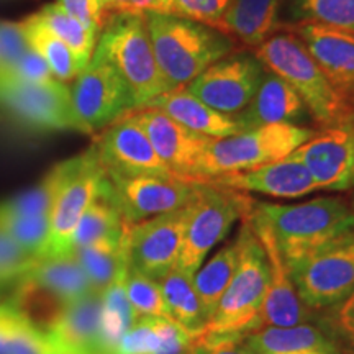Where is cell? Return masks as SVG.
<instances>
[{"label":"cell","mask_w":354,"mask_h":354,"mask_svg":"<svg viewBox=\"0 0 354 354\" xmlns=\"http://www.w3.org/2000/svg\"><path fill=\"white\" fill-rule=\"evenodd\" d=\"M251 215L271 232L286 264L354 230L351 205L339 197H318L299 205L254 201Z\"/></svg>","instance_id":"6da1fadb"},{"label":"cell","mask_w":354,"mask_h":354,"mask_svg":"<svg viewBox=\"0 0 354 354\" xmlns=\"http://www.w3.org/2000/svg\"><path fill=\"white\" fill-rule=\"evenodd\" d=\"M154 57L171 88L187 86L234 50L220 30L169 13H145Z\"/></svg>","instance_id":"7a4b0ae2"},{"label":"cell","mask_w":354,"mask_h":354,"mask_svg":"<svg viewBox=\"0 0 354 354\" xmlns=\"http://www.w3.org/2000/svg\"><path fill=\"white\" fill-rule=\"evenodd\" d=\"M254 56L297 92L320 130L354 120V105L331 86L297 37L272 35L256 48Z\"/></svg>","instance_id":"3957f363"},{"label":"cell","mask_w":354,"mask_h":354,"mask_svg":"<svg viewBox=\"0 0 354 354\" xmlns=\"http://www.w3.org/2000/svg\"><path fill=\"white\" fill-rule=\"evenodd\" d=\"M94 55L107 59L118 71L130 91L133 109L172 91L154 57L145 15H110L97 39Z\"/></svg>","instance_id":"277c9868"},{"label":"cell","mask_w":354,"mask_h":354,"mask_svg":"<svg viewBox=\"0 0 354 354\" xmlns=\"http://www.w3.org/2000/svg\"><path fill=\"white\" fill-rule=\"evenodd\" d=\"M238 245V268L216 305L214 315L203 328L215 333L246 336L261 328L259 312L271 282V268L259 238L250 220L243 216Z\"/></svg>","instance_id":"5b68a950"},{"label":"cell","mask_w":354,"mask_h":354,"mask_svg":"<svg viewBox=\"0 0 354 354\" xmlns=\"http://www.w3.org/2000/svg\"><path fill=\"white\" fill-rule=\"evenodd\" d=\"M313 133L294 123H272L228 138H214L202 158L201 183L279 161L312 138Z\"/></svg>","instance_id":"8992f818"},{"label":"cell","mask_w":354,"mask_h":354,"mask_svg":"<svg viewBox=\"0 0 354 354\" xmlns=\"http://www.w3.org/2000/svg\"><path fill=\"white\" fill-rule=\"evenodd\" d=\"M253 202L240 190L201 183L196 198L189 203L183 246L174 269L194 276L207 253L227 236L234 221L251 210Z\"/></svg>","instance_id":"52a82bcc"},{"label":"cell","mask_w":354,"mask_h":354,"mask_svg":"<svg viewBox=\"0 0 354 354\" xmlns=\"http://www.w3.org/2000/svg\"><path fill=\"white\" fill-rule=\"evenodd\" d=\"M286 266L308 308L323 312L342 304L354 292V230Z\"/></svg>","instance_id":"ba28073f"},{"label":"cell","mask_w":354,"mask_h":354,"mask_svg":"<svg viewBox=\"0 0 354 354\" xmlns=\"http://www.w3.org/2000/svg\"><path fill=\"white\" fill-rule=\"evenodd\" d=\"M105 176L94 148L59 162V184L50 214V241L43 256L71 253L74 230L99 194Z\"/></svg>","instance_id":"9c48e42d"},{"label":"cell","mask_w":354,"mask_h":354,"mask_svg":"<svg viewBox=\"0 0 354 354\" xmlns=\"http://www.w3.org/2000/svg\"><path fill=\"white\" fill-rule=\"evenodd\" d=\"M0 107L13 118L35 130L81 131L73 109L71 87L50 79L26 82L2 74L0 76Z\"/></svg>","instance_id":"30bf717a"},{"label":"cell","mask_w":354,"mask_h":354,"mask_svg":"<svg viewBox=\"0 0 354 354\" xmlns=\"http://www.w3.org/2000/svg\"><path fill=\"white\" fill-rule=\"evenodd\" d=\"M71 97L82 133L104 130L133 109L127 84L118 71L99 55H92L74 79Z\"/></svg>","instance_id":"8fae6325"},{"label":"cell","mask_w":354,"mask_h":354,"mask_svg":"<svg viewBox=\"0 0 354 354\" xmlns=\"http://www.w3.org/2000/svg\"><path fill=\"white\" fill-rule=\"evenodd\" d=\"M266 68L250 53L225 56L184 86L216 112L236 115L250 105L263 82Z\"/></svg>","instance_id":"7c38bea8"},{"label":"cell","mask_w":354,"mask_h":354,"mask_svg":"<svg viewBox=\"0 0 354 354\" xmlns=\"http://www.w3.org/2000/svg\"><path fill=\"white\" fill-rule=\"evenodd\" d=\"M125 115L146 133L172 176L189 183H201L202 158L214 138L189 130L158 109L136 107Z\"/></svg>","instance_id":"4fadbf2b"},{"label":"cell","mask_w":354,"mask_h":354,"mask_svg":"<svg viewBox=\"0 0 354 354\" xmlns=\"http://www.w3.org/2000/svg\"><path fill=\"white\" fill-rule=\"evenodd\" d=\"M189 205L130 225L128 264L143 276L159 281L176 268L183 246Z\"/></svg>","instance_id":"5bb4252c"},{"label":"cell","mask_w":354,"mask_h":354,"mask_svg":"<svg viewBox=\"0 0 354 354\" xmlns=\"http://www.w3.org/2000/svg\"><path fill=\"white\" fill-rule=\"evenodd\" d=\"M113 189V197L128 223L153 218L187 207L198 192L201 183L177 177L107 176Z\"/></svg>","instance_id":"9a60e30c"},{"label":"cell","mask_w":354,"mask_h":354,"mask_svg":"<svg viewBox=\"0 0 354 354\" xmlns=\"http://www.w3.org/2000/svg\"><path fill=\"white\" fill-rule=\"evenodd\" d=\"M92 148L107 176L174 177L146 133L127 115L104 128Z\"/></svg>","instance_id":"2e32d148"},{"label":"cell","mask_w":354,"mask_h":354,"mask_svg":"<svg viewBox=\"0 0 354 354\" xmlns=\"http://www.w3.org/2000/svg\"><path fill=\"white\" fill-rule=\"evenodd\" d=\"M292 154L310 171L318 190L354 189V120L322 128Z\"/></svg>","instance_id":"e0dca14e"},{"label":"cell","mask_w":354,"mask_h":354,"mask_svg":"<svg viewBox=\"0 0 354 354\" xmlns=\"http://www.w3.org/2000/svg\"><path fill=\"white\" fill-rule=\"evenodd\" d=\"M245 216L250 220L256 236L259 238L266 256H268L269 268H271V282H269L259 312L261 328L263 326H282L284 328V326H295L302 325V323H317L318 312L308 308L299 297V292L292 282L289 269H287L286 261L282 258L271 232L266 228L264 223H261L251 215V210Z\"/></svg>","instance_id":"ac0fdd59"},{"label":"cell","mask_w":354,"mask_h":354,"mask_svg":"<svg viewBox=\"0 0 354 354\" xmlns=\"http://www.w3.org/2000/svg\"><path fill=\"white\" fill-rule=\"evenodd\" d=\"M336 91L354 105V35L310 21L287 25Z\"/></svg>","instance_id":"d6986e66"},{"label":"cell","mask_w":354,"mask_h":354,"mask_svg":"<svg viewBox=\"0 0 354 354\" xmlns=\"http://www.w3.org/2000/svg\"><path fill=\"white\" fill-rule=\"evenodd\" d=\"M202 184H214L240 192H258L279 198H299L318 190L310 171L294 154L254 167V169L216 176Z\"/></svg>","instance_id":"ffe728a7"},{"label":"cell","mask_w":354,"mask_h":354,"mask_svg":"<svg viewBox=\"0 0 354 354\" xmlns=\"http://www.w3.org/2000/svg\"><path fill=\"white\" fill-rule=\"evenodd\" d=\"M100 322L102 294L91 292L66 305L48 335L59 354H102Z\"/></svg>","instance_id":"44dd1931"},{"label":"cell","mask_w":354,"mask_h":354,"mask_svg":"<svg viewBox=\"0 0 354 354\" xmlns=\"http://www.w3.org/2000/svg\"><path fill=\"white\" fill-rule=\"evenodd\" d=\"M141 107L161 110L183 127L209 138H228V136L245 131L234 115L216 112L197 97H194L185 87L172 88Z\"/></svg>","instance_id":"7402d4cb"},{"label":"cell","mask_w":354,"mask_h":354,"mask_svg":"<svg viewBox=\"0 0 354 354\" xmlns=\"http://www.w3.org/2000/svg\"><path fill=\"white\" fill-rule=\"evenodd\" d=\"M307 109L297 92L284 79L266 69L264 79L253 100L234 117L238 118L245 131H248L272 123L297 125L299 122L307 118Z\"/></svg>","instance_id":"603a6c76"},{"label":"cell","mask_w":354,"mask_h":354,"mask_svg":"<svg viewBox=\"0 0 354 354\" xmlns=\"http://www.w3.org/2000/svg\"><path fill=\"white\" fill-rule=\"evenodd\" d=\"M253 354H297L305 351L339 353L338 343L320 323L295 326H263L243 339Z\"/></svg>","instance_id":"cb8c5ba5"},{"label":"cell","mask_w":354,"mask_h":354,"mask_svg":"<svg viewBox=\"0 0 354 354\" xmlns=\"http://www.w3.org/2000/svg\"><path fill=\"white\" fill-rule=\"evenodd\" d=\"M24 277L63 305L95 292L73 253L39 256Z\"/></svg>","instance_id":"d4e9b609"},{"label":"cell","mask_w":354,"mask_h":354,"mask_svg":"<svg viewBox=\"0 0 354 354\" xmlns=\"http://www.w3.org/2000/svg\"><path fill=\"white\" fill-rule=\"evenodd\" d=\"M282 0H232L216 30L248 48H258L279 28Z\"/></svg>","instance_id":"484cf974"},{"label":"cell","mask_w":354,"mask_h":354,"mask_svg":"<svg viewBox=\"0 0 354 354\" xmlns=\"http://www.w3.org/2000/svg\"><path fill=\"white\" fill-rule=\"evenodd\" d=\"M130 230V223L122 215L113 197V189L110 179L105 176L102 180L99 194H97L87 210L79 220L71 243V253L79 248L94 245L97 241L110 240V238L125 236Z\"/></svg>","instance_id":"4316f807"},{"label":"cell","mask_w":354,"mask_h":354,"mask_svg":"<svg viewBox=\"0 0 354 354\" xmlns=\"http://www.w3.org/2000/svg\"><path fill=\"white\" fill-rule=\"evenodd\" d=\"M91 282L92 289L102 294L115 282L123 281L128 268V233L120 238L97 241L73 251Z\"/></svg>","instance_id":"83f0119b"},{"label":"cell","mask_w":354,"mask_h":354,"mask_svg":"<svg viewBox=\"0 0 354 354\" xmlns=\"http://www.w3.org/2000/svg\"><path fill=\"white\" fill-rule=\"evenodd\" d=\"M0 354H59L50 335L12 304H0Z\"/></svg>","instance_id":"f1b7e54d"},{"label":"cell","mask_w":354,"mask_h":354,"mask_svg":"<svg viewBox=\"0 0 354 354\" xmlns=\"http://www.w3.org/2000/svg\"><path fill=\"white\" fill-rule=\"evenodd\" d=\"M20 24L28 46L44 57V61L50 66L53 77L61 82H69L79 76L82 68L77 63L76 56L63 39L57 38L48 28L38 13L30 15Z\"/></svg>","instance_id":"f546056e"},{"label":"cell","mask_w":354,"mask_h":354,"mask_svg":"<svg viewBox=\"0 0 354 354\" xmlns=\"http://www.w3.org/2000/svg\"><path fill=\"white\" fill-rule=\"evenodd\" d=\"M238 256H240V253H238L236 241L230 243L228 246L221 248L201 271H197L192 276L194 289H196L198 299H201L207 323L214 315L216 305L223 297L225 290L228 289L230 282H232L234 272H236Z\"/></svg>","instance_id":"4dcf8cb0"},{"label":"cell","mask_w":354,"mask_h":354,"mask_svg":"<svg viewBox=\"0 0 354 354\" xmlns=\"http://www.w3.org/2000/svg\"><path fill=\"white\" fill-rule=\"evenodd\" d=\"M158 282L172 320L190 333H198L207 325V317L194 289L192 276L172 269Z\"/></svg>","instance_id":"1f68e13d"},{"label":"cell","mask_w":354,"mask_h":354,"mask_svg":"<svg viewBox=\"0 0 354 354\" xmlns=\"http://www.w3.org/2000/svg\"><path fill=\"white\" fill-rule=\"evenodd\" d=\"M138 317L128 302L123 281L115 282L102 292L100 353L115 354L122 338L135 325Z\"/></svg>","instance_id":"d6a6232c"},{"label":"cell","mask_w":354,"mask_h":354,"mask_svg":"<svg viewBox=\"0 0 354 354\" xmlns=\"http://www.w3.org/2000/svg\"><path fill=\"white\" fill-rule=\"evenodd\" d=\"M38 15L57 38L63 39L68 44L69 50L76 56L77 63L81 64V68H86L92 55H94L99 33L95 30L88 28L82 21L74 19L73 15H69L57 3H50V6L43 7L38 12Z\"/></svg>","instance_id":"836d02e7"},{"label":"cell","mask_w":354,"mask_h":354,"mask_svg":"<svg viewBox=\"0 0 354 354\" xmlns=\"http://www.w3.org/2000/svg\"><path fill=\"white\" fill-rule=\"evenodd\" d=\"M297 21H310L354 35V0H289Z\"/></svg>","instance_id":"e575fe53"},{"label":"cell","mask_w":354,"mask_h":354,"mask_svg":"<svg viewBox=\"0 0 354 354\" xmlns=\"http://www.w3.org/2000/svg\"><path fill=\"white\" fill-rule=\"evenodd\" d=\"M59 184V165L48 172L46 177L33 189L0 203V215L7 216H41L50 215L55 194Z\"/></svg>","instance_id":"d590c367"},{"label":"cell","mask_w":354,"mask_h":354,"mask_svg":"<svg viewBox=\"0 0 354 354\" xmlns=\"http://www.w3.org/2000/svg\"><path fill=\"white\" fill-rule=\"evenodd\" d=\"M128 302L135 310L136 317H165L171 318L167 310L165 295H162L159 282L149 279L143 274L128 268L127 276L123 279ZM172 320V318H171Z\"/></svg>","instance_id":"8d00e7d4"},{"label":"cell","mask_w":354,"mask_h":354,"mask_svg":"<svg viewBox=\"0 0 354 354\" xmlns=\"http://www.w3.org/2000/svg\"><path fill=\"white\" fill-rule=\"evenodd\" d=\"M0 230L35 258L44 254L50 241V215L7 216L0 215Z\"/></svg>","instance_id":"74e56055"},{"label":"cell","mask_w":354,"mask_h":354,"mask_svg":"<svg viewBox=\"0 0 354 354\" xmlns=\"http://www.w3.org/2000/svg\"><path fill=\"white\" fill-rule=\"evenodd\" d=\"M35 261V256L26 253L3 230H0V287L19 282L30 271Z\"/></svg>","instance_id":"f35d334b"},{"label":"cell","mask_w":354,"mask_h":354,"mask_svg":"<svg viewBox=\"0 0 354 354\" xmlns=\"http://www.w3.org/2000/svg\"><path fill=\"white\" fill-rule=\"evenodd\" d=\"M318 323L333 336L339 348L354 344V292L342 304L318 312Z\"/></svg>","instance_id":"ab89813d"},{"label":"cell","mask_w":354,"mask_h":354,"mask_svg":"<svg viewBox=\"0 0 354 354\" xmlns=\"http://www.w3.org/2000/svg\"><path fill=\"white\" fill-rule=\"evenodd\" d=\"M232 0H169V15L216 28Z\"/></svg>","instance_id":"60d3db41"},{"label":"cell","mask_w":354,"mask_h":354,"mask_svg":"<svg viewBox=\"0 0 354 354\" xmlns=\"http://www.w3.org/2000/svg\"><path fill=\"white\" fill-rule=\"evenodd\" d=\"M115 354H161V338L154 317H141L127 331Z\"/></svg>","instance_id":"b9f144b4"},{"label":"cell","mask_w":354,"mask_h":354,"mask_svg":"<svg viewBox=\"0 0 354 354\" xmlns=\"http://www.w3.org/2000/svg\"><path fill=\"white\" fill-rule=\"evenodd\" d=\"M245 336L232 333H215L202 328L194 335L192 354H253L246 348Z\"/></svg>","instance_id":"7bdbcfd3"},{"label":"cell","mask_w":354,"mask_h":354,"mask_svg":"<svg viewBox=\"0 0 354 354\" xmlns=\"http://www.w3.org/2000/svg\"><path fill=\"white\" fill-rule=\"evenodd\" d=\"M28 50L21 24L0 21V74H8Z\"/></svg>","instance_id":"ee69618b"},{"label":"cell","mask_w":354,"mask_h":354,"mask_svg":"<svg viewBox=\"0 0 354 354\" xmlns=\"http://www.w3.org/2000/svg\"><path fill=\"white\" fill-rule=\"evenodd\" d=\"M56 3L63 7L74 19L82 21L88 28L95 30L99 35L110 17L104 10L100 0H57Z\"/></svg>","instance_id":"f6af8a7d"},{"label":"cell","mask_w":354,"mask_h":354,"mask_svg":"<svg viewBox=\"0 0 354 354\" xmlns=\"http://www.w3.org/2000/svg\"><path fill=\"white\" fill-rule=\"evenodd\" d=\"M2 76V74H0ZM8 76H13L20 81L26 82H43L55 79L51 74L50 66H48L44 57L28 46V50L25 51V55L20 57L19 63L15 64Z\"/></svg>","instance_id":"bcb514c9"},{"label":"cell","mask_w":354,"mask_h":354,"mask_svg":"<svg viewBox=\"0 0 354 354\" xmlns=\"http://www.w3.org/2000/svg\"><path fill=\"white\" fill-rule=\"evenodd\" d=\"M130 13H169V0H131Z\"/></svg>","instance_id":"7dc6e473"},{"label":"cell","mask_w":354,"mask_h":354,"mask_svg":"<svg viewBox=\"0 0 354 354\" xmlns=\"http://www.w3.org/2000/svg\"><path fill=\"white\" fill-rule=\"evenodd\" d=\"M100 2L109 15H113V13H130L131 0H100Z\"/></svg>","instance_id":"c3c4849f"},{"label":"cell","mask_w":354,"mask_h":354,"mask_svg":"<svg viewBox=\"0 0 354 354\" xmlns=\"http://www.w3.org/2000/svg\"><path fill=\"white\" fill-rule=\"evenodd\" d=\"M342 354H354V344H349V346H342L339 348Z\"/></svg>","instance_id":"681fc988"},{"label":"cell","mask_w":354,"mask_h":354,"mask_svg":"<svg viewBox=\"0 0 354 354\" xmlns=\"http://www.w3.org/2000/svg\"><path fill=\"white\" fill-rule=\"evenodd\" d=\"M297 354H342L339 353H326V351H305V353H297Z\"/></svg>","instance_id":"f907efd6"},{"label":"cell","mask_w":354,"mask_h":354,"mask_svg":"<svg viewBox=\"0 0 354 354\" xmlns=\"http://www.w3.org/2000/svg\"><path fill=\"white\" fill-rule=\"evenodd\" d=\"M349 205H351V209L354 212V192L351 194V198H349Z\"/></svg>","instance_id":"816d5d0a"}]
</instances>
